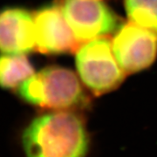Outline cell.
Listing matches in <instances>:
<instances>
[{
    "mask_svg": "<svg viewBox=\"0 0 157 157\" xmlns=\"http://www.w3.org/2000/svg\"><path fill=\"white\" fill-rule=\"evenodd\" d=\"M59 6L81 43L116 33L121 25L117 15L102 0H60Z\"/></svg>",
    "mask_w": 157,
    "mask_h": 157,
    "instance_id": "cell-4",
    "label": "cell"
},
{
    "mask_svg": "<svg viewBox=\"0 0 157 157\" xmlns=\"http://www.w3.org/2000/svg\"><path fill=\"white\" fill-rule=\"evenodd\" d=\"M87 135L78 115L67 111L45 113L30 123L23 135L27 157H85Z\"/></svg>",
    "mask_w": 157,
    "mask_h": 157,
    "instance_id": "cell-1",
    "label": "cell"
},
{
    "mask_svg": "<svg viewBox=\"0 0 157 157\" xmlns=\"http://www.w3.org/2000/svg\"><path fill=\"white\" fill-rule=\"evenodd\" d=\"M76 68L85 86L94 94H104L117 88L125 78L106 37L93 39L76 52Z\"/></svg>",
    "mask_w": 157,
    "mask_h": 157,
    "instance_id": "cell-3",
    "label": "cell"
},
{
    "mask_svg": "<svg viewBox=\"0 0 157 157\" xmlns=\"http://www.w3.org/2000/svg\"><path fill=\"white\" fill-rule=\"evenodd\" d=\"M34 74V68L25 54L0 55V87L15 89Z\"/></svg>",
    "mask_w": 157,
    "mask_h": 157,
    "instance_id": "cell-8",
    "label": "cell"
},
{
    "mask_svg": "<svg viewBox=\"0 0 157 157\" xmlns=\"http://www.w3.org/2000/svg\"><path fill=\"white\" fill-rule=\"evenodd\" d=\"M113 51L126 73L150 67L157 54V33L134 23L121 24L112 41Z\"/></svg>",
    "mask_w": 157,
    "mask_h": 157,
    "instance_id": "cell-5",
    "label": "cell"
},
{
    "mask_svg": "<svg viewBox=\"0 0 157 157\" xmlns=\"http://www.w3.org/2000/svg\"><path fill=\"white\" fill-rule=\"evenodd\" d=\"M17 93L32 105L52 109H69L86 101L75 73L56 66L43 68L34 73L19 86Z\"/></svg>",
    "mask_w": 157,
    "mask_h": 157,
    "instance_id": "cell-2",
    "label": "cell"
},
{
    "mask_svg": "<svg viewBox=\"0 0 157 157\" xmlns=\"http://www.w3.org/2000/svg\"><path fill=\"white\" fill-rule=\"evenodd\" d=\"M35 47L34 15L19 7L0 11V52L25 54Z\"/></svg>",
    "mask_w": 157,
    "mask_h": 157,
    "instance_id": "cell-7",
    "label": "cell"
},
{
    "mask_svg": "<svg viewBox=\"0 0 157 157\" xmlns=\"http://www.w3.org/2000/svg\"><path fill=\"white\" fill-rule=\"evenodd\" d=\"M130 22L157 33V0H125Z\"/></svg>",
    "mask_w": 157,
    "mask_h": 157,
    "instance_id": "cell-9",
    "label": "cell"
},
{
    "mask_svg": "<svg viewBox=\"0 0 157 157\" xmlns=\"http://www.w3.org/2000/svg\"><path fill=\"white\" fill-rule=\"evenodd\" d=\"M34 15L37 50L44 54H62L77 52L81 44L66 18L59 4L40 8Z\"/></svg>",
    "mask_w": 157,
    "mask_h": 157,
    "instance_id": "cell-6",
    "label": "cell"
}]
</instances>
